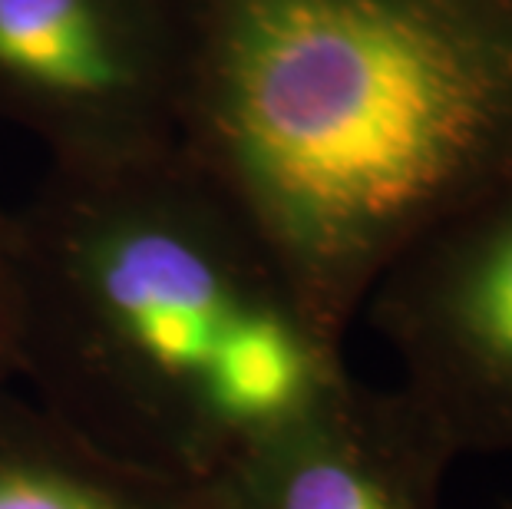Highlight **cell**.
Instances as JSON below:
<instances>
[{
	"mask_svg": "<svg viewBox=\"0 0 512 509\" xmlns=\"http://www.w3.org/2000/svg\"><path fill=\"white\" fill-rule=\"evenodd\" d=\"M456 453L400 387L347 371L219 476L225 509H440Z\"/></svg>",
	"mask_w": 512,
	"mask_h": 509,
	"instance_id": "5",
	"label": "cell"
},
{
	"mask_svg": "<svg viewBox=\"0 0 512 509\" xmlns=\"http://www.w3.org/2000/svg\"><path fill=\"white\" fill-rule=\"evenodd\" d=\"M0 113L50 162L172 143L166 0H0Z\"/></svg>",
	"mask_w": 512,
	"mask_h": 509,
	"instance_id": "4",
	"label": "cell"
},
{
	"mask_svg": "<svg viewBox=\"0 0 512 509\" xmlns=\"http://www.w3.org/2000/svg\"><path fill=\"white\" fill-rule=\"evenodd\" d=\"M499 509H512V503H506V506H499Z\"/></svg>",
	"mask_w": 512,
	"mask_h": 509,
	"instance_id": "7",
	"label": "cell"
},
{
	"mask_svg": "<svg viewBox=\"0 0 512 509\" xmlns=\"http://www.w3.org/2000/svg\"><path fill=\"white\" fill-rule=\"evenodd\" d=\"M460 457H512V176L420 235L364 311Z\"/></svg>",
	"mask_w": 512,
	"mask_h": 509,
	"instance_id": "3",
	"label": "cell"
},
{
	"mask_svg": "<svg viewBox=\"0 0 512 509\" xmlns=\"http://www.w3.org/2000/svg\"><path fill=\"white\" fill-rule=\"evenodd\" d=\"M14 222V384L139 467L209 483L347 374L176 146L50 162Z\"/></svg>",
	"mask_w": 512,
	"mask_h": 509,
	"instance_id": "2",
	"label": "cell"
},
{
	"mask_svg": "<svg viewBox=\"0 0 512 509\" xmlns=\"http://www.w3.org/2000/svg\"><path fill=\"white\" fill-rule=\"evenodd\" d=\"M0 509H225L209 483L139 467L0 384Z\"/></svg>",
	"mask_w": 512,
	"mask_h": 509,
	"instance_id": "6",
	"label": "cell"
},
{
	"mask_svg": "<svg viewBox=\"0 0 512 509\" xmlns=\"http://www.w3.org/2000/svg\"><path fill=\"white\" fill-rule=\"evenodd\" d=\"M172 146L344 344L446 215L512 176V0H166Z\"/></svg>",
	"mask_w": 512,
	"mask_h": 509,
	"instance_id": "1",
	"label": "cell"
}]
</instances>
